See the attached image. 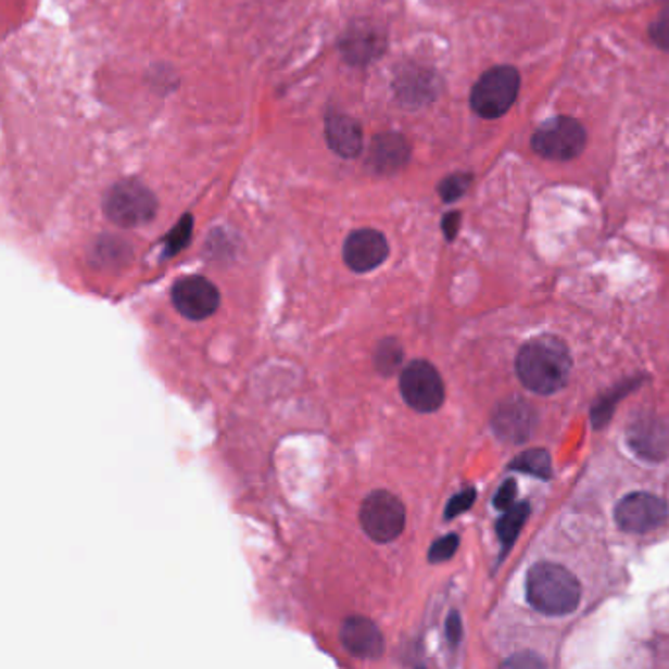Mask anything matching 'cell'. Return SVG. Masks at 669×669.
Segmentation results:
<instances>
[{"instance_id": "obj_1", "label": "cell", "mask_w": 669, "mask_h": 669, "mask_svg": "<svg viewBox=\"0 0 669 669\" xmlns=\"http://www.w3.org/2000/svg\"><path fill=\"white\" fill-rule=\"evenodd\" d=\"M517 374L522 386L538 395H552L566 387L571 376L568 345L556 336H537L520 348Z\"/></svg>"}, {"instance_id": "obj_2", "label": "cell", "mask_w": 669, "mask_h": 669, "mask_svg": "<svg viewBox=\"0 0 669 669\" xmlns=\"http://www.w3.org/2000/svg\"><path fill=\"white\" fill-rule=\"evenodd\" d=\"M528 603L547 617L569 615L581 601V585L576 576L558 564L540 561L527 576Z\"/></svg>"}, {"instance_id": "obj_3", "label": "cell", "mask_w": 669, "mask_h": 669, "mask_svg": "<svg viewBox=\"0 0 669 669\" xmlns=\"http://www.w3.org/2000/svg\"><path fill=\"white\" fill-rule=\"evenodd\" d=\"M520 89V75L510 65H497L483 73L471 91V109L477 116L501 118L515 104Z\"/></svg>"}, {"instance_id": "obj_4", "label": "cell", "mask_w": 669, "mask_h": 669, "mask_svg": "<svg viewBox=\"0 0 669 669\" xmlns=\"http://www.w3.org/2000/svg\"><path fill=\"white\" fill-rule=\"evenodd\" d=\"M405 522L403 501L386 489L371 491L359 507V525L377 544H389L401 537Z\"/></svg>"}, {"instance_id": "obj_5", "label": "cell", "mask_w": 669, "mask_h": 669, "mask_svg": "<svg viewBox=\"0 0 669 669\" xmlns=\"http://www.w3.org/2000/svg\"><path fill=\"white\" fill-rule=\"evenodd\" d=\"M104 214L121 228H136L152 223L157 201L148 187L138 181H121L104 197Z\"/></svg>"}, {"instance_id": "obj_6", "label": "cell", "mask_w": 669, "mask_h": 669, "mask_svg": "<svg viewBox=\"0 0 669 669\" xmlns=\"http://www.w3.org/2000/svg\"><path fill=\"white\" fill-rule=\"evenodd\" d=\"M585 142L588 134L576 118L556 116L544 122L532 136V150L546 160L568 162L583 152Z\"/></svg>"}, {"instance_id": "obj_7", "label": "cell", "mask_w": 669, "mask_h": 669, "mask_svg": "<svg viewBox=\"0 0 669 669\" xmlns=\"http://www.w3.org/2000/svg\"><path fill=\"white\" fill-rule=\"evenodd\" d=\"M399 389L406 405L415 408L416 413H434L446 399L442 377L437 367L425 359H415L406 365L401 371Z\"/></svg>"}, {"instance_id": "obj_8", "label": "cell", "mask_w": 669, "mask_h": 669, "mask_svg": "<svg viewBox=\"0 0 669 669\" xmlns=\"http://www.w3.org/2000/svg\"><path fill=\"white\" fill-rule=\"evenodd\" d=\"M172 301L179 315L199 323L211 318L218 311L220 291L203 275H189L175 281L172 287Z\"/></svg>"}, {"instance_id": "obj_9", "label": "cell", "mask_w": 669, "mask_h": 669, "mask_svg": "<svg viewBox=\"0 0 669 669\" xmlns=\"http://www.w3.org/2000/svg\"><path fill=\"white\" fill-rule=\"evenodd\" d=\"M668 517V503L652 493H630L615 510L617 525L627 532H648L661 527Z\"/></svg>"}, {"instance_id": "obj_10", "label": "cell", "mask_w": 669, "mask_h": 669, "mask_svg": "<svg viewBox=\"0 0 669 669\" xmlns=\"http://www.w3.org/2000/svg\"><path fill=\"white\" fill-rule=\"evenodd\" d=\"M389 257L386 236L374 228L355 230L345 238L344 262L355 274L374 272Z\"/></svg>"}, {"instance_id": "obj_11", "label": "cell", "mask_w": 669, "mask_h": 669, "mask_svg": "<svg viewBox=\"0 0 669 669\" xmlns=\"http://www.w3.org/2000/svg\"><path fill=\"white\" fill-rule=\"evenodd\" d=\"M340 642L350 656L357 659H377L383 656L386 640L376 622L367 617H348L340 629Z\"/></svg>"}, {"instance_id": "obj_12", "label": "cell", "mask_w": 669, "mask_h": 669, "mask_svg": "<svg viewBox=\"0 0 669 669\" xmlns=\"http://www.w3.org/2000/svg\"><path fill=\"white\" fill-rule=\"evenodd\" d=\"M534 426H537L534 408L520 399L503 403L493 418V428L497 430L498 437L513 444L525 442L530 438Z\"/></svg>"}, {"instance_id": "obj_13", "label": "cell", "mask_w": 669, "mask_h": 669, "mask_svg": "<svg viewBox=\"0 0 669 669\" xmlns=\"http://www.w3.org/2000/svg\"><path fill=\"white\" fill-rule=\"evenodd\" d=\"M630 446L646 459H664L669 454V425L659 418L634 420L629 430Z\"/></svg>"}, {"instance_id": "obj_14", "label": "cell", "mask_w": 669, "mask_h": 669, "mask_svg": "<svg viewBox=\"0 0 669 669\" xmlns=\"http://www.w3.org/2000/svg\"><path fill=\"white\" fill-rule=\"evenodd\" d=\"M326 142L332 152L345 160L357 157L362 152V128L359 124L345 114H330L326 121Z\"/></svg>"}, {"instance_id": "obj_15", "label": "cell", "mask_w": 669, "mask_h": 669, "mask_svg": "<svg viewBox=\"0 0 669 669\" xmlns=\"http://www.w3.org/2000/svg\"><path fill=\"white\" fill-rule=\"evenodd\" d=\"M411 155V148L403 136L399 134H386L379 136L371 143L369 163L379 173H395L405 167Z\"/></svg>"}, {"instance_id": "obj_16", "label": "cell", "mask_w": 669, "mask_h": 669, "mask_svg": "<svg viewBox=\"0 0 669 669\" xmlns=\"http://www.w3.org/2000/svg\"><path fill=\"white\" fill-rule=\"evenodd\" d=\"M508 467L515 469V471H522V474H528V476L544 479V481L552 477V459H550V454H547L546 450H542V447H534V450H527V452L518 454L508 464Z\"/></svg>"}, {"instance_id": "obj_17", "label": "cell", "mask_w": 669, "mask_h": 669, "mask_svg": "<svg viewBox=\"0 0 669 669\" xmlns=\"http://www.w3.org/2000/svg\"><path fill=\"white\" fill-rule=\"evenodd\" d=\"M405 350L396 338H383L374 352V364L381 376L391 377L403 364Z\"/></svg>"}, {"instance_id": "obj_18", "label": "cell", "mask_w": 669, "mask_h": 669, "mask_svg": "<svg viewBox=\"0 0 669 669\" xmlns=\"http://www.w3.org/2000/svg\"><path fill=\"white\" fill-rule=\"evenodd\" d=\"M528 513H530L528 503H518V505L507 508V513L498 520L497 534L501 538V542L505 544V550L515 544L520 528L527 522Z\"/></svg>"}, {"instance_id": "obj_19", "label": "cell", "mask_w": 669, "mask_h": 669, "mask_svg": "<svg viewBox=\"0 0 669 669\" xmlns=\"http://www.w3.org/2000/svg\"><path fill=\"white\" fill-rule=\"evenodd\" d=\"M469 185H471V175L469 173H454V175H450L444 181L440 182L438 193L446 203H454V201L462 199L466 194Z\"/></svg>"}, {"instance_id": "obj_20", "label": "cell", "mask_w": 669, "mask_h": 669, "mask_svg": "<svg viewBox=\"0 0 669 669\" xmlns=\"http://www.w3.org/2000/svg\"><path fill=\"white\" fill-rule=\"evenodd\" d=\"M191 230H193V218L185 216L181 223L175 226V230L167 236V254H179L191 240Z\"/></svg>"}, {"instance_id": "obj_21", "label": "cell", "mask_w": 669, "mask_h": 669, "mask_svg": "<svg viewBox=\"0 0 669 669\" xmlns=\"http://www.w3.org/2000/svg\"><path fill=\"white\" fill-rule=\"evenodd\" d=\"M457 546H459V538L456 534H447V537L437 540L430 552H428V559L432 564H440V561H446L456 554Z\"/></svg>"}, {"instance_id": "obj_22", "label": "cell", "mask_w": 669, "mask_h": 669, "mask_svg": "<svg viewBox=\"0 0 669 669\" xmlns=\"http://www.w3.org/2000/svg\"><path fill=\"white\" fill-rule=\"evenodd\" d=\"M126 250H128V243L118 242V240H106L104 243H99L97 245V252L101 254L102 264L109 265L114 264V262H118V264H124L126 262Z\"/></svg>"}, {"instance_id": "obj_23", "label": "cell", "mask_w": 669, "mask_h": 669, "mask_svg": "<svg viewBox=\"0 0 669 669\" xmlns=\"http://www.w3.org/2000/svg\"><path fill=\"white\" fill-rule=\"evenodd\" d=\"M649 38L658 48L669 51V9H666L656 21L652 22Z\"/></svg>"}, {"instance_id": "obj_24", "label": "cell", "mask_w": 669, "mask_h": 669, "mask_svg": "<svg viewBox=\"0 0 669 669\" xmlns=\"http://www.w3.org/2000/svg\"><path fill=\"white\" fill-rule=\"evenodd\" d=\"M474 503H476V489H474V487L464 489L462 493H457L456 497H452V501L447 503L446 515H444V517H446V520L456 518L457 515L466 513L467 508H471Z\"/></svg>"}, {"instance_id": "obj_25", "label": "cell", "mask_w": 669, "mask_h": 669, "mask_svg": "<svg viewBox=\"0 0 669 669\" xmlns=\"http://www.w3.org/2000/svg\"><path fill=\"white\" fill-rule=\"evenodd\" d=\"M515 498H517V483L513 479L505 481L495 495V507L498 510H507V508L515 505Z\"/></svg>"}, {"instance_id": "obj_26", "label": "cell", "mask_w": 669, "mask_h": 669, "mask_svg": "<svg viewBox=\"0 0 669 669\" xmlns=\"http://www.w3.org/2000/svg\"><path fill=\"white\" fill-rule=\"evenodd\" d=\"M446 634L452 646H456L459 639H462V620H459V615H457L456 610L450 613V617H447Z\"/></svg>"}, {"instance_id": "obj_27", "label": "cell", "mask_w": 669, "mask_h": 669, "mask_svg": "<svg viewBox=\"0 0 669 669\" xmlns=\"http://www.w3.org/2000/svg\"><path fill=\"white\" fill-rule=\"evenodd\" d=\"M459 220H462L459 213H447L446 216H444L442 228H444L446 240H454V238H456L457 230H459Z\"/></svg>"}]
</instances>
